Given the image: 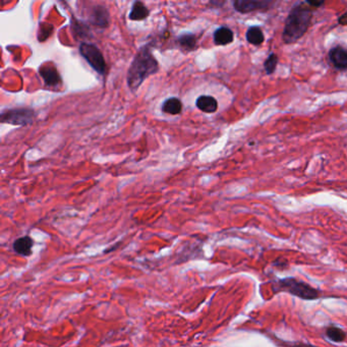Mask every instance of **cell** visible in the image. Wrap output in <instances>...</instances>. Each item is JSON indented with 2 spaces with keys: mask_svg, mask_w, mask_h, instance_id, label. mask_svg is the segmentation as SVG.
<instances>
[{
  "mask_svg": "<svg viewBox=\"0 0 347 347\" xmlns=\"http://www.w3.org/2000/svg\"><path fill=\"white\" fill-rule=\"evenodd\" d=\"M313 19V8L307 3H301L293 7L285 22L283 30V41L291 44L298 41L306 33Z\"/></svg>",
  "mask_w": 347,
  "mask_h": 347,
  "instance_id": "1",
  "label": "cell"
},
{
  "mask_svg": "<svg viewBox=\"0 0 347 347\" xmlns=\"http://www.w3.org/2000/svg\"><path fill=\"white\" fill-rule=\"evenodd\" d=\"M158 62L148 46L142 47L135 56L128 73L129 87L135 91L151 74L158 71Z\"/></svg>",
  "mask_w": 347,
  "mask_h": 347,
  "instance_id": "2",
  "label": "cell"
},
{
  "mask_svg": "<svg viewBox=\"0 0 347 347\" xmlns=\"http://www.w3.org/2000/svg\"><path fill=\"white\" fill-rule=\"evenodd\" d=\"M279 285L281 290L288 291L292 295H295L303 299H315L319 295V292L315 288L293 278L282 279L280 280Z\"/></svg>",
  "mask_w": 347,
  "mask_h": 347,
  "instance_id": "3",
  "label": "cell"
},
{
  "mask_svg": "<svg viewBox=\"0 0 347 347\" xmlns=\"http://www.w3.org/2000/svg\"><path fill=\"white\" fill-rule=\"evenodd\" d=\"M80 53L97 72L100 74L105 73L106 62L97 46L89 43H82L80 46Z\"/></svg>",
  "mask_w": 347,
  "mask_h": 347,
  "instance_id": "4",
  "label": "cell"
},
{
  "mask_svg": "<svg viewBox=\"0 0 347 347\" xmlns=\"http://www.w3.org/2000/svg\"><path fill=\"white\" fill-rule=\"evenodd\" d=\"M35 118V113L32 109L20 108V109H11L2 113V123L25 126L33 123Z\"/></svg>",
  "mask_w": 347,
  "mask_h": 347,
  "instance_id": "5",
  "label": "cell"
},
{
  "mask_svg": "<svg viewBox=\"0 0 347 347\" xmlns=\"http://www.w3.org/2000/svg\"><path fill=\"white\" fill-rule=\"evenodd\" d=\"M271 4V2H259V0H237L234 3V7L239 13L248 14L260 10H266Z\"/></svg>",
  "mask_w": 347,
  "mask_h": 347,
  "instance_id": "6",
  "label": "cell"
},
{
  "mask_svg": "<svg viewBox=\"0 0 347 347\" xmlns=\"http://www.w3.org/2000/svg\"><path fill=\"white\" fill-rule=\"evenodd\" d=\"M40 75L44 80L45 84L49 87H57L61 84V76L58 73V70L52 63L43 64L40 69Z\"/></svg>",
  "mask_w": 347,
  "mask_h": 347,
  "instance_id": "7",
  "label": "cell"
},
{
  "mask_svg": "<svg viewBox=\"0 0 347 347\" xmlns=\"http://www.w3.org/2000/svg\"><path fill=\"white\" fill-rule=\"evenodd\" d=\"M329 58L335 67L339 69H347V50L338 46L329 52Z\"/></svg>",
  "mask_w": 347,
  "mask_h": 347,
  "instance_id": "8",
  "label": "cell"
},
{
  "mask_svg": "<svg viewBox=\"0 0 347 347\" xmlns=\"http://www.w3.org/2000/svg\"><path fill=\"white\" fill-rule=\"evenodd\" d=\"M33 240L30 237H23L18 239L14 243V251L24 257H28L32 254V247H33Z\"/></svg>",
  "mask_w": 347,
  "mask_h": 347,
  "instance_id": "9",
  "label": "cell"
},
{
  "mask_svg": "<svg viewBox=\"0 0 347 347\" xmlns=\"http://www.w3.org/2000/svg\"><path fill=\"white\" fill-rule=\"evenodd\" d=\"M234 33L226 27L217 29L214 33V42L216 45H227L234 41Z\"/></svg>",
  "mask_w": 347,
  "mask_h": 347,
  "instance_id": "10",
  "label": "cell"
},
{
  "mask_svg": "<svg viewBox=\"0 0 347 347\" xmlns=\"http://www.w3.org/2000/svg\"><path fill=\"white\" fill-rule=\"evenodd\" d=\"M196 104L200 110L206 113H214L218 109V102L212 96H200Z\"/></svg>",
  "mask_w": 347,
  "mask_h": 347,
  "instance_id": "11",
  "label": "cell"
},
{
  "mask_svg": "<svg viewBox=\"0 0 347 347\" xmlns=\"http://www.w3.org/2000/svg\"><path fill=\"white\" fill-rule=\"evenodd\" d=\"M149 16L148 8L141 2H136L133 5L132 12L130 14V20L132 21H142L147 19Z\"/></svg>",
  "mask_w": 347,
  "mask_h": 347,
  "instance_id": "12",
  "label": "cell"
},
{
  "mask_svg": "<svg viewBox=\"0 0 347 347\" xmlns=\"http://www.w3.org/2000/svg\"><path fill=\"white\" fill-rule=\"evenodd\" d=\"M92 20L96 26L103 27V28L106 27L109 23V15H108L107 10L103 7L95 8L92 15Z\"/></svg>",
  "mask_w": 347,
  "mask_h": 347,
  "instance_id": "13",
  "label": "cell"
},
{
  "mask_svg": "<svg viewBox=\"0 0 347 347\" xmlns=\"http://www.w3.org/2000/svg\"><path fill=\"white\" fill-rule=\"evenodd\" d=\"M182 110V103L177 98H169L162 105V111L167 114L177 115Z\"/></svg>",
  "mask_w": 347,
  "mask_h": 347,
  "instance_id": "14",
  "label": "cell"
},
{
  "mask_svg": "<svg viewBox=\"0 0 347 347\" xmlns=\"http://www.w3.org/2000/svg\"><path fill=\"white\" fill-rule=\"evenodd\" d=\"M264 34L259 27H251L247 32V40L253 45H261L264 42Z\"/></svg>",
  "mask_w": 347,
  "mask_h": 347,
  "instance_id": "15",
  "label": "cell"
},
{
  "mask_svg": "<svg viewBox=\"0 0 347 347\" xmlns=\"http://www.w3.org/2000/svg\"><path fill=\"white\" fill-rule=\"evenodd\" d=\"M178 43L185 50H194L197 47V38L195 35L185 34L179 37Z\"/></svg>",
  "mask_w": 347,
  "mask_h": 347,
  "instance_id": "16",
  "label": "cell"
},
{
  "mask_svg": "<svg viewBox=\"0 0 347 347\" xmlns=\"http://www.w3.org/2000/svg\"><path fill=\"white\" fill-rule=\"evenodd\" d=\"M277 63H278V57L275 53H272V54H270L269 57L266 59L265 63H264V67H265V70L268 74H271L275 71L276 69V66H277Z\"/></svg>",
  "mask_w": 347,
  "mask_h": 347,
  "instance_id": "17",
  "label": "cell"
},
{
  "mask_svg": "<svg viewBox=\"0 0 347 347\" xmlns=\"http://www.w3.org/2000/svg\"><path fill=\"white\" fill-rule=\"evenodd\" d=\"M327 336L335 342H341L345 339V333L341 329L335 327H331L327 330Z\"/></svg>",
  "mask_w": 347,
  "mask_h": 347,
  "instance_id": "18",
  "label": "cell"
},
{
  "mask_svg": "<svg viewBox=\"0 0 347 347\" xmlns=\"http://www.w3.org/2000/svg\"><path fill=\"white\" fill-rule=\"evenodd\" d=\"M339 24L342 26H347V14H344L342 17H340Z\"/></svg>",
  "mask_w": 347,
  "mask_h": 347,
  "instance_id": "19",
  "label": "cell"
},
{
  "mask_svg": "<svg viewBox=\"0 0 347 347\" xmlns=\"http://www.w3.org/2000/svg\"><path fill=\"white\" fill-rule=\"evenodd\" d=\"M306 3H307L308 6L312 7L313 9H314V8H318V7H320V6L323 5L322 2H318V3H316V2H306Z\"/></svg>",
  "mask_w": 347,
  "mask_h": 347,
  "instance_id": "20",
  "label": "cell"
}]
</instances>
